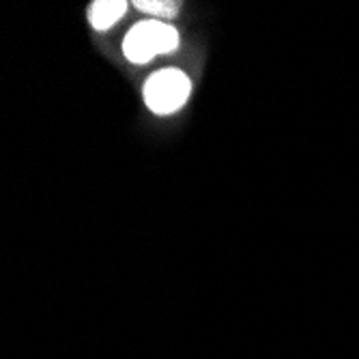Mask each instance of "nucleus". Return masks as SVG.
<instances>
[{
    "mask_svg": "<svg viewBox=\"0 0 359 359\" xmlns=\"http://www.w3.org/2000/svg\"><path fill=\"white\" fill-rule=\"evenodd\" d=\"M179 35L170 24L149 20L136 24L127 32L123 52L132 62H149L157 54H166L177 48Z\"/></svg>",
    "mask_w": 359,
    "mask_h": 359,
    "instance_id": "1",
    "label": "nucleus"
},
{
    "mask_svg": "<svg viewBox=\"0 0 359 359\" xmlns=\"http://www.w3.org/2000/svg\"><path fill=\"white\" fill-rule=\"evenodd\" d=\"M189 78L179 69H164L149 78L144 84V102L157 114L179 110L189 97Z\"/></svg>",
    "mask_w": 359,
    "mask_h": 359,
    "instance_id": "2",
    "label": "nucleus"
},
{
    "mask_svg": "<svg viewBox=\"0 0 359 359\" xmlns=\"http://www.w3.org/2000/svg\"><path fill=\"white\" fill-rule=\"evenodd\" d=\"M125 9L127 3H123V0H100V3L90 5L88 20L97 30H106L125 15Z\"/></svg>",
    "mask_w": 359,
    "mask_h": 359,
    "instance_id": "3",
    "label": "nucleus"
},
{
    "mask_svg": "<svg viewBox=\"0 0 359 359\" xmlns=\"http://www.w3.org/2000/svg\"><path fill=\"white\" fill-rule=\"evenodd\" d=\"M134 7L151 15H161V18H172L177 13V5L168 3V0H136Z\"/></svg>",
    "mask_w": 359,
    "mask_h": 359,
    "instance_id": "4",
    "label": "nucleus"
}]
</instances>
